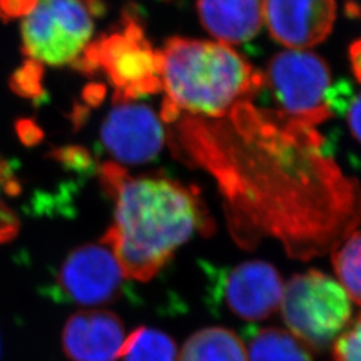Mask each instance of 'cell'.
Returning a JSON list of instances; mask_svg holds the SVG:
<instances>
[{"label":"cell","instance_id":"1","mask_svg":"<svg viewBox=\"0 0 361 361\" xmlns=\"http://www.w3.org/2000/svg\"><path fill=\"white\" fill-rule=\"evenodd\" d=\"M176 121L180 155L216 180L240 247L273 238L289 257L310 261L334 252L360 225L361 185L316 128L252 101L224 118Z\"/></svg>","mask_w":361,"mask_h":361},{"label":"cell","instance_id":"2","mask_svg":"<svg viewBox=\"0 0 361 361\" xmlns=\"http://www.w3.org/2000/svg\"><path fill=\"white\" fill-rule=\"evenodd\" d=\"M101 180L116 202L101 241L113 249L126 279L152 280L194 233L214 232L198 193L178 180L134 177L116 162L104 164Z\"/></svg>","mask_w":361,"mask_h":361},{"label":"cell","instance_id":"3","mask_svg":"<svg viewBox=\"0 0 361 361\" xmlns=\"http://www.w3.org/2000/svg\"><path fill=\"white\" fill-rule=\"evenodd\" d=\"M161 52L166 122L180 114L224 118L265 87L264 73L228 44L176 37Z\"/></svg>","mask_w":361,"mask_h":361},{"label":"cell","instance_id":"4","mask_svg":"<svg viewBox=\"0 0 361 361\" xmlns=\"http://www.w3.org/2000/svg\"><path fill=\"white\" fill-rule=\"evenodd\" d=\"M73 65L83 73L102 71L114 87L116 104L164 90L162 52L146 38L133 13L125 15L122 30L90 43Z\"/></svg>","mask_w":361,"mask_h":361},{"label":"cell","instance_id":"5","mask_svg":"<svg viewBox=\"0 0 361 361\" xmlns=\"http://www.w3.org/2000/svg\"><path fill=\"white\" fill-rule=\"evenodd\" d=\"M281 310L290 334L314 352L331 348L352 317L345 289L317 269L295 274L286 283Z\"/></svg>","mask_w":361,"mask_h":361},{"label":"cell","instance_id":"6","mask_svg":"<svg viewBox=\"0 0 361 361\" xmlns=\"http://www.w3.org/2000/svg\"><path fill=\"white\" fill-rule=\"evenodd\" d=\"M94 13L90 0H37L22 20L23 51L35 63H74L90 44Z\"/></svg>","mask_w":361,"mask_h":361},{"label":"cell","instance_id":"7","mask_svg":"<svg viewBox=\"0 0 361 361\" xmlns=\"http://www.w3.org/2000/svg\"><path fill=\"white\" fill-rule=\"evenodd\" d=\"M264 75L276 110L284 116L313 128L334 116L326 104L331 68L320 55L301 50L279 52L271 56Z\"/></svg>","mask_w":361,"mask_h":361},{"label":"cell","instance_id":"8","mask_svg":"<svg viewBox=\"0 0 361 361\" xmlns=\"http://www.w3.org/2000/svg\"><path fill=\"white\" fill-rule=\"evenodd\" d=\"M125 273L113 249L104 241L75 247L68 253L49 288L58 302L98 307L123 296Z\"/></svg>","mask_w":361,"mask_h":361},{"label":"cell","instance_id":"9","mask_svg":"<svg viewBox=\"0 0 361 361\" xmlns=\"http://www.w3.org/2000/svg\"><path fill=\"white\" fill-rule=\"evenodd\" d=\"M207 276L213 304L245 322L268 319L279 310L284 295L280 273L261 259L213 269Z\"/></svg>","mask_w":361,"mask_h":361},{"label":"cell","instance_id":"10","mask_svg":"<svg viewBox=\"0 0 361 361\" xmlns=\"http://www.w3.org/2000/svg\"><path fill=\"white\" fill-rule=\"evenodd\" d=\"M101 140L118 162L140 165L152 161L161 152L165 131L149 106L121 102L104 119Z\"/></svg>","mask_w":361,"mask_h":361},{"label":"cell","instance_id":"11","mask_svg":"<svg viewBox=\"0 0 361 361\" xmlns=\"http://www.w3.org/2000/svg\"><path fill=\"white\" fill-rule=\"evenodd\" d=\"M271 38L293 50L310 49L329 37L336 22V0H262Z\"/></svg>","mask_w":361,"mask_h":361},{"label":"cell","instance_id":"12","mask_svg":"<svg viewBox=\"0 0 361 361\" xmlns=\"http://www.w3.org/2000/svg\"><path fill=\"white\" fill-rule=\"evenodd\" d=\"M125 341L121 319L106 310H78L62 334L63 350L71 361H116Z\"/></svg>","mask_w":361,"mask_h":361},{"label":"cell","instance_id":"13","mask_svg":"<svg viewBox=\"0 0 361 361\" xmlns=\"http://www.w3.org/2000/svg\"><path fill=\"white\" fill-rule=\"evenodd\" d=\"M197 11L207 32L228 46L255 38L264 23L262 0H197Z\"/></svg>","mask_w":361,"mask_h":361},{"label":"cell","instance_id":"14","mask_svg":"<svg viewBox=\"0 0 361 361\" xmlns=\"http://www.w3.org/2000/svg\"><path fill=\"white\" fill-rule=\"evenodd\" d=\"M178 361H247V357L245 345L235 332L212 326L188 338Z\"/></svg>","mask_w":361,"mask_h":361},{"label":"cell","instance_id":"15","mask_svg":"<svg viewBox=\"0 0 361 361\" xmlns=\"http://www.w3.org/2000/svg\"><path fill=\"white\" fill-rule=\"evenodd\" d=\"M249 361H313L312 350L280 328H246Z\"/></svg>","mask_w":361,"mask_h":361},{"label":"cell","instance_id":"16","mask_svg":"<svg viewBox=\"0 0 361 361\" xmlns=\"http://www.w3.org/2000/svg\"><path fill=\"white\" fill-rule=\"evenodd\" d=\"M119 357L123 361H177V345L165 332L138 326L126 338Z\"/></svg>","mask_w":361,"mask_h":361},{"label":"cell","instance_id":"17","mask_svg":"<svg viewBox=\"0 0 361 361\" xmlns=\"http://www.w3.org/2000/svg\"><path fill=\"white\" fill-rule=\"evenodd\" d=\"M332 264L341 286L361 305V233L353 232L332 252Z\"/></svg>","mask_w":361,"mask_h":361},{"label":"cell","instance_id":"18","mask_svg":"<svg viewBox=\"0 0 361 361\" xmlns=\"http://www.w3.org/2000/svg\"><path fill=\"white\" fill-rule=\"evenodd\" d=\"M19 192L20 185L13 176V169L3 158H0V244L10 243L19 232V219L4 200L6 195L13 197Z\"/></svg>","mask_w":361,"mask_h":361},{"label":"cell","instance_id":"19","mask_svg":"<svg viewBox=\"0 0 361 361\" xmlns=\"http://www.w3.org/2000/svg\"><path fill=\"white\" fill-rule=\"evenodd\" d=\"M335 361H361V313L334 343Z\"/></svg>","mask_w":361,"mask_h":361},{"label":"cell","instance_id":"20","mask_svg":"<svg viewBox=\"0 0 361 361\" xmlns=\"http://www.w3.org/2000/svg\"><path fill=\"white\" fill-rule=\"evenodd\" d=\"M37 0H1L0 1V18L11 19L25 16L32 10Z\"/></svg>","mask_w":361,"mask_h":361},{"label":"cell","instance_id":"21","mask_svg":"<svg viewBox=\"0 0 361 361\" xmlns=\"http://www.w3.org/2000/svg\"><path fill=\"white\" fill-rule=\"evenodd\" d=\"M345 113L352 135L361 143V92L357 97L352 98Z\"/></svg>","mask_w":361,"mask_h":361},{"label":"cell","instance_id":"22","mask_svg":"<svg viewBox=\"0 0 361 361\" xmlns=\"http://www.w3.org/2000/svg\"><path fill=\"white\" fill-rule=\"evenodd\" d=\"M348 55L350 70L356 78V80L361 83V38L356 39L349 46Z\"/></svg>","mask_w":361,"mask_h":361},{"label":"cell","instance_id":"23","mask_svg":"<svg viewBox=\"0 0 361 361\" xmlns=\"http://www.w3.org/2000/svg\"><path fill=\"white\" fill-rule=\"evenodd\" d=\"M0 1H1V0H0Z\"/></svg>","mask_w":361,"mask_h":361}]
</instances>
